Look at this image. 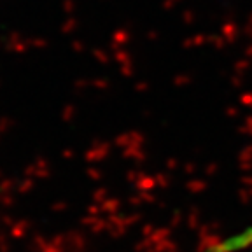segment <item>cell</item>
I'll use <instances>...</instances> for the list:
<instances>
[]
</instances>
